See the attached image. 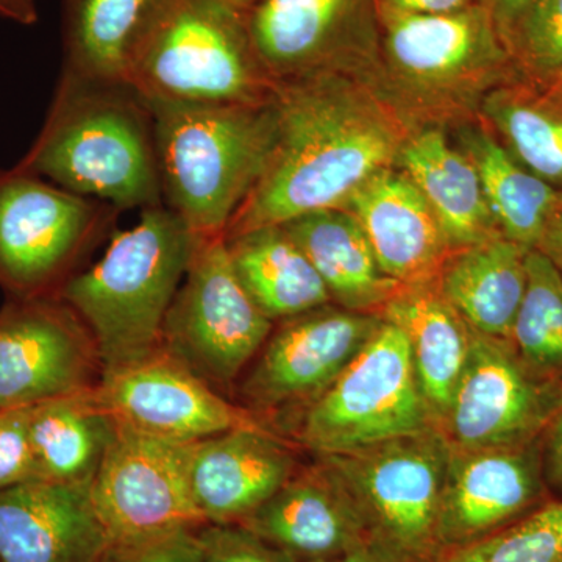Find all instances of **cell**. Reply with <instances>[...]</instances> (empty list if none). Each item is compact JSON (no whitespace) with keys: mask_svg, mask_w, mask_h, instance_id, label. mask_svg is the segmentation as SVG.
<instances>
[{"mask_svg":"<svg viewBox=\"0 0 562 562\" xmlns=\"http://www.w3.org/2000/svg\"><path fill=\"white\" fill-rule=\"evenodd\" d=\"M276 99L271 155L224 238L346 209L366 181L395 166L413 132L372 85L344 74L280 81Z\"/></svg>","mask_w":562,"mask_h":562,"instance_id":"1","label":"cell"},{"mask_svg":"<svg viewBox=\"0 0 562 562\" xmlns=\"http://www.w3.org/2000/svg\"><path fill=\"white\" fill-rule=\"evenodd\" d=\"M16 168L121 213L165 203L154 114L127 81L61 74L38 138Z\"/></svg>","mask_w":562,"mask_h":562,"instance_id":"2","label":"cell"},{"mask_svg":"<svg viewBox=\"0 0 562 562\" xmlns=\"http://www.w3.org/2000/svg\"><path fill=\"white\" fill-rule=\"evenodd\" d=\"M380 22L372 87L413 128L476 120L490 92L527 77L479 3L452 13H382Z\"/></svg>","mask_w":562,"mask_h":562,"instance_id":"3","label":"cell"},{"mask_svg":"<svg viewBox=\"0 0 562 562\" xmlns=\"http://www.w3.org/2000/svg\"><path fill=\"white\" fill-rule=\"evenodd\" d=\"M147 103L154 114L162 202L198 238L224 235L271 155L277 99Z\"/></svg>","mask_w":562,"mask_h":562,"instance_id":"4","label":"cell"},{"mask_svg":"<svg viewBox=\"0 0 562 562\" xmlns=\"http://www.w3.org/2000/svg\"><path fill=\"white\" fill-rule=\"evenodd\" d=\"M198 236L162 205L114 232L101 260L81 269L58 297L90 330L103 371L143 360L161 347L162 324L190 266Z\"/></svg>","mask_w":562,"mask_h":562,"instance_id":"5","label":"cell"},{"mask_svg":"<svg viewBox=\"0 0 562 562\" xmlns=\"http://www.w3.org/2000/svg\"><path fill=\"white\" fill-rule=\"evenodd\" d=\"M128 83L161 102L262 103L277 92L246 11L225 0H177L144 41Z\"/></svg>","mask_w":562,"mask_h":562,"instance_id":"6","label":"cell"},{"mask_svg":"<svg viewBox=\"0 0 562 562\" xmlns=\"http://www.w3.org/2000/svg\"><path fill=\"white\" fill-rule=\"evenodd\" d=\"M120 213L16 166L0 171V288L21 301L58 297Z\"/></svg>","mask_w":562,"mask_h":562,"instance_id":"7","label":"cell"},{"mask_svg":"<svg viewBox=\"0 0 562 562\" xmlns=\"http://www.w3.org/2000/svg\"><path fill=\"white\" fill-rule=\"evenodd\" d=\"M294 424L292 439L316 457L436 428L403 333L383 321L371 342Z\"/></svg>","mask_w":562,"mask_h":562,"instance_id":"8","label":"cell"},{"mask_svg":"<svg viewBox=\"0 0 562 562\" xmlns=\"http://www.w3.org/2000/svg\"><path fill=\"white\" fill-rule=\"evenodd\" d=\"M450 446L436 428L322 457L341 476L373 542L401 562H441L439 508Z\"/></svg>","mask_w":562,"mask_h":562,"instance_id":"9","label":"cell"},{"mask_svg":"<svg viewBox=\"0 0 562 562\" xmlns=\"http://www.w3.org/2000/svg\"><path fill=\"white\" fill-rule=\"evenodd\" d=\"M273 324L244 290L224 235L198 238L162 324V349L228 397Z\"/></svg>","mask_w":562,"mask_h":562,"instance_id":"10","label":"cell"},{"mask_svg":"<svg viewBox=\"0 0 562 562\" xmlns=\"http://www.w3.org/2000/svg\"><path fill=\"white\" fill-rule=\"evenodd\" d=\"M376 314L335 303L276 322L269 338L235 387L236 403L276 428L299 416L371 342L382 328Z\"/></svg>","mask_w":562,"mask_h":562,"instance_id":"11","label":"cell"},{"mask_svg":"<svg viewBox=\"0 0 562 562\" xmlns=\"http://www.w3.org/2000/svg\"><path fill=\"white\" fill-rule=\"evenodd\" d=\"M246 18L255 50L277 83L344 74L372 85L379 74L376 0H255Z\"/></svg>","mask_w":562,"mask_h":562,"instance_id":"12","label":"cell"},{"mask_svg":"<svg viewBox=\"0 0 562 562\" xmlns=\"http://www.w3.org/2000/svg\"><path fill=\"white\" fill-rule=\"evenodd\" d=\"M562 398V380L531 371L509 339L473 331L471 351L439 431L452 449L539 441Z\"/></svg>","mask_w":562,"mask_h":562,"instance_id":"13","label":"cell"},{"mask_svg":"<svg viewBox=\"0 0 562 562\" xmlns=\"http://www.w3.org/2000/svg\"><path fill=\"white\" fill-rule=\"evenodd\" d=\"M191 447L117 422L91 486L95 512L111 543L209 525L192 495Z\"/></svg>","mask_w":562,"mask_h":562,"instance_id":"14","label":"cell"},{"mask_svg":"<svg viewBox=\"0 0 562 562\" xmlns=\"http://www.w3.org/2000/svg\"><path fill=\"white\" fill-rule=\"evenodd\" d=\"M102 372L90 330L60 297L10 299L0 310V409L94 390Z\"/></svg>","mask_w":562,"mask_h":562,"instance_id":"15","label":"cell"},{"mask_svg":"<svg viewBox=\"0 0 562 562\" xmlns=\"http://www.w3.org/2000/svg\"><path fill=\"white\" fill-rule=\"evenodd\" d=\"M98 394L116 422L168 441L194 443L235 428L273 430L162 346L143 360L103 371Z\"/></svg>","mask_w":562,"mask_h":562,"instance_id":"16","label":"cell"},{"mask_svg":"<svg viewBox=\"0 0 562 562\" xmlns=\"http://www.w3.org/2000/svg\"><path fill=\"white\" fill-rule=\"evenodd\" d=\"M552 498L541 439L509 449L450 447L438 520L442 558L505 530Z\"/></svg>","mask_w":562,"mask_h":562,"instance_id":"17","label":"cell"},{"mask_svg":"<svg viewBox=\"0 0 562 562\" xmlns=\"http://www.w3.org/2000/svg\"><path fill=\"white\" fill-rule=\"evenodd\" d=\"M301 465L297 449L280 432L235 428L192 443V495L206 524L239 525Z\"/></svg>","mask_w":562,"mask_h":562,"instance_id":"18","label":"cell"},{"mask_svg":"<svg viewBox=\"0 0 562 562\" xmlns=\"http://www.w3.org/2000/svg\"><path fill=\"white\" fill-rule=\"evenodd\" d=\"M91 486L35 480L0 490V562H103L111 542Z\"/></svg>","mask_w":562,"mask_h":562,"instance_id":"19","label":"cell"},{"mask_svg":"<svg viewBox=\"0 0 562 562\" xmlns=\"http://www.w3.org/2000/svg\"><path fill=\"white\" fill-rule=\"evenodd\" d=\"M239 525L299 562L335 557L372 541L341 476L322 457L301 465Z\"/></svg>","mask_w":562,"mask_h":562,"instance_id":"20","label":"cell"},{"mask_svg":"<svg viewBox=\"0 0 562 562\" xmlns=\"http://www.w3.org/2000/svg\"><path fill=\"white\" fill-rule=\"evenodd\" d=\"M346 210L360 224L384 276L398 284L438 279L454 251L430 203L397 166L366 181Z\"/></svg>","mask_w":562,"mask_h":562,"instance_id":"21","label":"cell"},{"mask_svg":"<svg viewBox=\"0 0 562 562\" xmlns=\"http://www.w3.org/2000/svg\"><path fill=\"white\" fill-rule=\"evenodd\" d=\"M380 317L408 341L422 394L439 430L471 351L472 328L443 297L438 279L401 284Z\"/></svg>","mask_w":562,"mask_h":562,"instance_id":"22","label":"cell"},{"mask_svg":"<svg viewBox=\"0 0 562 562\" xmlns=\"http://www.w3.org/2000/svg\"><path fill=\"white\" fill-rule=\"evenodd\" d=\"M398 169L414 181L441 222L453 250L503 236L471 160L446 127L413 128L398 154Z\"/></svg>","mask_w":562,"mask_h":562,"instance_id":"23","label":"cell"},{"mask_svg":"<svg viewBox=\"0 0 562 562\" xmlns=\"http://www.w3.org/2000/svg\"><path fill=\"white\" fill-rule=\"evenodd\" d=\"M177 0H63L61 74L127 81L144 41Z\"/></svg>","mask_w":562,"mask_h":562,"instance_id":"24","label":"cell"},{"mask_svg":"<svg viewBox=\"0 0 562 562\" xmlns=\"http://www.w3.org/2000/svg\"><path fill=\"white\" fill-rule=\"evenodd\" d=\"M281 225L312 261L336 306L380 316L401 286L384 276L360 224L346 209L316 211Z\"/></svg>","mask_w":562,"mask_h":562,"instance_id":"25","label":"cell"},{"mask_svg":"<svg viewBox=\"0 0 562 562\" xmlns=\"http://www.w3.org/2000/svg\"><path fill=\"white\" fill-rule=\"evenodd\" d=\"M528 249L497 236L450 254L438 276L439 290L479 335L512 338L527 290Z\"/></svg>","mask_w":562,"mask_h":562,"instance_id":"26","label":"cell"},{"mask_svg":"<svg viewBox=\"0 0 562 562\" xmlns=\"http://www.w3.org/2000/svg\"><path fill=\"white\" fill-rule=\"evenodd\" d=\"M453 136L454 146L479 172L502 235L535 250L547 224L562 209V191L517 161L482 117L454 125Z\"/></svg>","mask_w":562,"mask_h":562,"instance_id":"27","label":"cell"},{"mask_svg":"<svg viewBox=\"0 0 562 562\" xmlns=\"http://www.w3.org/2000/svg\"><path fill=\"white\" fill-rule=\"evenodd\" d=\"M29 428L36 480L92 484L117 422L94 387L32 406Z\"/></svg>","mask_w":562,"mask_h":562,"instance_id":"28","label":"cell"},{"mask_svg":"<svg viewBox=\"0 0 562 562\" xmlns=\"http://www.w3.org/2000/svg\"><path fill=\"white\" fill-rule=\"evenodd\" d=\"M236 276L269 319L331 303L330 294L297 243L283 225H266L225 238Z\"/></svg>","mask_w":562,"mask_h":562,"instance_id":"29","label":"cell"},{"mask_svg":"<svg viewBox=\"0 0 562 562\" xmlns=\"http://www.w3.org/2000/svg\"><path fill=\"white\" fill-rule=\"evenodd\" d=\"M480 117L517 161L562 191V102L524 77L490 92Z\"/></svg>","mask_w":562,"mask_h":562,"instance_id":"30","label":"cell"},{"mask_svg":"<svg viewBox=\"0 0 562 562\" xmlns=\"http://www.w3.org/2000/svg\"><path fill=\"white\" fill-rule=\"evenodd\" d=\"M509 341L531 371L562 380V276L538 250L528 251L527 290Z\"/></svg>","mask_w":562,"mask_h":562,"instance_id":"31","label":"cell"},{"mask_svg":"<svg viewBox=\"0 0 562 562\" xmlns=\"http://www.w3.org/2000/svg\"><path fill=\"white\" fill-rule=\"evenodd\" d=\"M441 562H562V501L552 498L482 542Z\"/></svg>","mask_w":562,"mask_h":562,"instance_id":"32","label":"cell"},{"mask_svg":"<svg viewBox=\"0 0 562 562\" xmlns=\"http://www.w3.org/2000/svg\"><path fill=\"white\" fill-rule=\"evenodd\" d=\"M517 65L542 83L562 68V0H532L509 40Z\"/></svg>","mask_w":562,"mask_h":562,"instance_id":"33","label":"cell"},{"mask_svg":"<svg viewBox=\"0 0 562 562\" xmlns=\"http://www.w3.org/2000/svg\"><path fill=\"white\" fill-rule=\"evenodd\" d=\"M203 562H299L241 525L209 524L199 530Z\"/></svg>","mask_w":562,"mask_h":562,"instance_id":"34","label":"cell"},{"mask_svg":"<svg viewBox=\"0 0 562 562\" xmlns=\"http://www.w3.org/2000/svg\"><path fill=\"white\" fill-rule=\"evenodd\" d=\"M103 562H203L199 530L180 528L139 541L111 543Z\"/></svg>","mask_w":562,"mask_h":562,"instance_id":"35","label":"cell"},{"mask_svg":"<svg viewBox=\"0 0 562 562\" xmlns=\"http://www.w3.org/2000/svg\"><path fill=\"white\" fill-rule=\"evenodd\" d=\"M29 416L31 408L0 409V490L36 480Z\"/></svg>","mask_w":562,"mask_h":562,"instance_id":"36","label":"cell"},{"mask_svg":"<svg viewBox=\"0 0 562 562\" xmlns=\"http://www.w3.org/2000/svg\"><path fill=\"white\" fill-rule=\"evenodd\" d=\"M543 480L553 498L562 501V398L541 436Z\"/></svg>","mask_w":562,"mask_h":562,"instance_id":"37","label":"cell"},{"mask_svg":"<svg viewBox=\"0 0 562 562\" xmlns=\"http://www.w3.org/2000/svg\"><path fill=\"white\" fill-rule=\"evenodd\" d=\"M380 14H441L468 9L475 0H376Z\"/></svg>","mask_w":562,"mask_h":562,"instance_id":"38","label":"cell"},{"mask_svg":"<svg viewBox=\"0 0 562 562\" xmlns=\"http://www.w3.org/2000/svg\"><path fill=\"white\" fill-rule=\"evenodd\" d=\"M531 2L532 0H475V3L482 5L491 14L508 47L514 31L522 21Z\"/></svg>","mask_w":562,"mask_h":562,"instance_id":"39","label":"cell"},{"mask_svg":"<svg viewBox=\"0 0 562 562\" xmlns=\"http://www.w3.org/2000/svg\"><path fill=\"white\" fill-rule=\"evenodd\" d=\"M542 254L562 276V209L547 224L536 249Z\"/></svg>","mask_w":562,"mask_h":562,"instance_id":"40","label":"cell"},{"mask_svg":"<svg viewBox=\"0 0 562 562\" xmlns=\"http://www.w3.org/2000/svg\"><path fill=\"white\" fill-rule=\"evenodd\" d=\"M308 562H401L394 554L387 552L379 543L369 541L347 550V552L335 554L330 558H321Z\"/></svg>","mask_w":562,"mask_h":562,"instance_id":"41","label":"cell"},{"mask_svg":"<svg viewBox=\"0 0 562 562\" xmlns=\"http://www.w3.org/2000/svg\"><path fill=\"white\" fill-rule=\"evenodd\" d=\"M0 14L22 25H33L38 21L36 0H0Z\"/></svg>","mask_w":562,"mask_h":562,"instance_id":"42","label":"cell"},{"mask_svg":"<svg viewBox=\"0 0 562 562\" xmlns=\"http://www.w3.org/2000/svg\"><path fill=\"white\" fill-rule=\"evenodd\" d=\"M538 85L547 95L562 102V68L554 72L552 77Z\"/></svg>","mask_w":562,"mask_h":562,"instance_id":"43","label":"cell"},{"mask_svg":"<svg viewBox=\"0 0 562 562\" xmlns=\"http://www.w3.org/2000/svg\"><path fill=\"white\" fill-rule=\"evenodd\" d=\"M225 2L231 3V5L236 7V9L247 11L255 0H225Z\"/></svg>","mask_w":562,"mask_h":562,"instance_id":"44","label":"cell"}]
</instances>
